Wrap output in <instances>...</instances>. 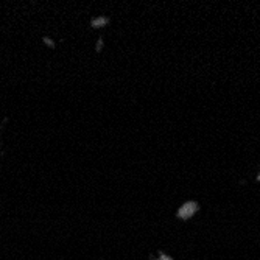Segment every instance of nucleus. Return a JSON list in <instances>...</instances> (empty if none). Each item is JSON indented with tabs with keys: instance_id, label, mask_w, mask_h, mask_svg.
Masks as SVG:
<instances>
[{
	"instance_id": "obj_1",
	"label": "nucleus",
	"mask_w": 260,
	"mask_h": 260,
	"mask_svg": "<svg viewBox=\"0 0 260 260\" xmlns=\"http://www.w3.org/2000/svg\"><path fill=\"white\" fill-rule=\"evenodd\" d=\"M197 203H193V201H188V203H185L181 209H179V217H182V218H187L188 215H192L193 212L197 210Z\"/></svg>"
},
{
	"instance_id": "obj_2",
	"label": "nucleus",
	"mask_w": 260,
	"mask_h": 260,
	"mask_svg": "<svg viewBox=\"0 0 260 260\" xmlns=\"http://www.w3.org/2000/svg\"><path fill=\"white\" fill-rule=\"evenodd\" d=\"M108 23V19L106 17H97V19H93L92 20V27H103V25H106Z\"/></svg>"
}]
</instances>
